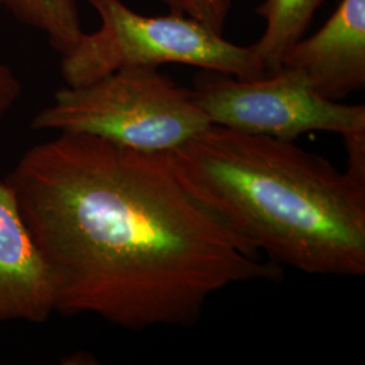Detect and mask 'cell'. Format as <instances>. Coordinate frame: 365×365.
Here are the masks:
<instances>
[{
    "mask_svg": "<svg viewBox=\"0 0 365 365\" xmlns=\"http://www.w3.org/2000/svg\"><path fill=\"white\" fill-rule=\"evenodd\" d=\"M161 155L196 202L274 264L365 274V184L327 158L218 125Z\"/></svg>",
    "mask_w": 365,
    "mask_h": 365,
    "instance_id": "obj_2",
    "label": "cell"
},
{
    "mask_svg": "<svg viewBox=\"0 0 365 365\" xmlns=\"http://www.w3.org/2000/svg\"><path fill=\"white\" fill-rule=\"evenodd\" d=\"M6 182L49 267L56 313L128 330L190 327L214 294L282 274L196 202L161 153L57 133Z\"/></svg>",
    "mask_w": 365,
    "mask_h": 365,
    "instance_id": "obj_1",
    "label": "cell"
},
{
    "mask_svg": "<svg viewBox=\"0 0 365 365\" xmlns=\"http://www.w3.org/2000/svg\"><path fill=\"white\" fill-rule=\"evenodd\" d=\"M0 9L45 34L60 56L69 52L84 33L76 0H0Z\"/></svg>",
    "mask_w": 365,
    "mask_h": 365,
    "instance_id": "obj_9",
    "label": "cell"
},
{
    "mask_svg": "<svg viewBox=\"0 0 365 365\" xmlns=\"http://www.w3.org/2000/svg\"><path fill=\"white\" fill-rule=\"evenodd\" d=\"M348 152L346 173L357 182L365 184V133L344 137Z\"/></svg>",
    "mask_w": 365,
    "mask_h": 365,
    "instance_id": "obj_12",
    "label": "cell"
},
{
    "mask_svg": "<svg viewBox=\"0 0 365 365\" xmlns=\"http://www.w3.org/2000/svg\"><path fill=\"white\" fill-rule=\"evenodd\" d=\"M211 125L192 88L150 66L66 86L31 120L34 130L88 134L145 153H168Z\"/></svg>",
    "mask_w": 365,
    "mask_h": 365,
    "instance_id": "obj_3",
    "label": "cell"
},
{
    "mask_svg": "<svg viewBox=\"0 0 365 365\" xmlns=\"http://www.w3.org/2000/svg\"><path fill=\"white\" fill-rule=\"evenodd\" d=\"M192 90L212 125L249 134L294 141L312 131L365 133L364 106L329 101L286 68L253 80L200 69Z\"/></svg>",
    "mask_w": 365,
    "mask_h": 365,
    "instance_id": "obj_5",
    "label": "cell"
},
{
    "mask_svg": "<svg viewBox=\"0 0 365 365\" xmlns=\"http://www.w3.org/2000/svg\"><path fill=\"white\" fill-rule=\"evenodd\" d=\"M322 3L324 0H265L257 7L256 13L265 19L267 27L250 48L268 75L280 71L283 57L304 37Z\"/></svg>",
    "mask_w": 365,
    "mask_h": 365,
    "instance_id": "obj_8",
    "label": "cell"
},
{
    "mask_svg": "<svg viewBox=\"0 0 365 365\" xmlns=\"http://www.w3.org/2000/svg\"><path fill=\"white\" fill-rule=\"evenodd\" d=\"M56 313L49 267L11 185L0 179V324H42Z\"/></svg>",
    "mask_w": 365,
    "mask_h": 365,
    "instance_id": "obj_7",
    "label": "cell"
},
{
    "mask_svg": "<svg viewBox=\"0 0 365 365\" xmlns=\"http://www.w3.org/2000/svg\"><path fill=\"white\" fill-rule=\"evenodd\" d=\"M22 84L10 66L0 63V128L3 120L10 114L19 101Z\"/></svg>",
    "mask_w": 365,
    "mask_h": 365,
    "instance_id": "obj_11",
    "label": "cell"
},
{
    "mask_svg": "<svg viewBox=\"0 0 365 365\" xmlns=\"http://www.w3.org/2000/svg\"><path fill=\"white\" fill-rule=\"evenodd\" d=\"M282 68L298 72L329 101L341 102L363 91L365 0H341L324 26L286 53Z\"/></svg>",
    "mask_w": 365,
    "mask_h": 365,
    "instance_id": "obj_6",
    "label": "cell"
},
{
    "mask_svg": "<svg viewBox=\"0 0 365 365\" xmlns=\"http://www.w3.org/2000/svg\"><path fill=\"white\" fill-rule=\"evenodd\" d=\"M170 13L188 16L196 22L223 34L225 24L232 10V0H161Z\"/></svg>",
    "mask_w": 365,
    "mask_h": 365,
    "instance_id": "obj_10",
    "label": "cell"
},
{
    "mask_svg": "<svg viewBox=\"0 0 365 365\" xmlns=\"http://www.w3.org/2000/svg\"><path fill=\"white\" fill-rule=\"evenodd\" d=\"M88 3L99 15L101 26L93 33H83L61 56L66 86H84L123 68L165 64L196 66L242 80L268 75L250 46L229 42L188 16H146L122 0Z\"/></svg>",
    "mask_w": 365,
    "mask_h": 365,
    "instance_id": "obj_4",
    "label": "cell"
}]
</instances>
